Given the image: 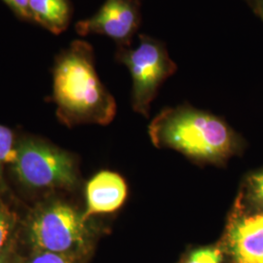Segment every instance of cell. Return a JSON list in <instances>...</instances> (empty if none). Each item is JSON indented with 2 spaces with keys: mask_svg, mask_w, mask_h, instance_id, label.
Listing matches in <instances>:
<instances>
[{
  "mask_svg": "<svg viewBox=\"0 0 263 263\" xmlns=\"http://www.w3.org/2000/svg\"><path fill=\"white\" fill-rule=\"evenodd\" d=\"M159 143L196 159L216 161L232 149L233 135L220 118L190 106L166 109L152 122Z\"/></svg>",
  "mask_w": 263,
  "mask_h": 263,
  "instance_id": "7a4b0ae2",
  "label": "cell"
},
{
  "mask_svg": "<svg viewBox=\"0 0 263 263\" xmlns=\"http://www.w3.org/2000/svg\"><path fill=\"white\" fill-rule=\"evenodd\" d=\"M79 257L50 252H32L26 263H77Z\"/></svg>",
  "mask_w": 263,
  "mask_h": 263,
  "instance_id": "8fae6325",
  "label": "cell"
},
{
  "mask_svg": "<svg viewBox=\"0 0 263 263\" xmlns=\"http://www.w3.org/2000/svg\"><path fill=\"white\" fill-rule=\"evenodd\" d=\"M0 263H6V261L4 260V258L1 255H0Z\"/></svg>",
  "mask_w": 263,
  "mask_h": 263,
  "instance_id": "e0dca14e",
  "label": "cell"
},
{
  "mask_svg": "<svg viewBox=\"0 0 263 263\" xmlns=\"http://www.w3.org/2000/svg\"><path fill=\"white\" fill-rule=\"evenodd\" d=\"M248 5L254 14L263 21V0H251Z\"/></svg>",
  "mask_w": 263,
  "mask_h": 263,
  "instance_id": "2e32d148",
  "label": "cell"
},
{
  "mask_svg": "<svg viewBox=\"0 0 263 263\" xmlns=\"http://www.w3.org/2000/svg\"><path fill=\"white\" fill-rule=\"evenodd\" d=\"M141 24L140 0H105L92 17L78 22L76 29L82 36L102 34L113 39L118 47H131Z\"/></svg>",
  "mask_w": 263,
  "mask_h": 263,
  "instance_id": "8992f818",
  "label": "cell"
},
{
  "mask_svg": "<svg viewBox=\"0 0 263 263\" xmlns=\"http://www.w3.org/2000/svg\"><path fill=\"white\" fill-rule=\"evenodd\" d=\"M32 21L54 34L62 33L71 19L68 0H28Z\"/></svg>",
  "mask_w": 263,
  "mask_h": 263,
  "instance_id": "9c48e42d",
  "label": "cell"
},
{
  "mask_svg": "<svg viewBox=\"0 0 263 263\" xmlns=\"http://www.w3.org/2000/svg\"><path fill=\"white\" fill-rule=\"evenodd\" d=\"M14 171L28 187H71L76 175L72 159L64 151L28 141L20 144Z\"/></svg>",
  "mask_w": 263,
  "mask_h": 263,
  "instance_id": "5b68a950",
  "label": "cell"
},
{
  "mask_svg": "<svg viewBox=\"0 0 263 263\" xmlns=\"http://www.w3.org/2000/svg\"><path fill=\"white\" fill-rule=\"evenodd\" d=\"M27 235L32 252L77 257L84 254L91 239L83 216L63 203H54L33 216L28 223Z\"/></svg>",
  "mask_w": 263,
  "mask_h": 263,
  "instance_id": "277c9868",
  "label": "cell"
},
{
  "mask_svg": "<svg viewBox=\"0 0 263 263\" xmlns=\"http://www.w3.org/2000/svg\"><path fill=\"white\" fill-rule=\"evenodd\" d=\"M229 244L237 263H263V215L240 220L231 229Z\"/></svg>",
  "mask_w": 263,
  "mask_h": 263,
  "instance_id": "ba28073f",
  "label": "cell"
},
{
  "mask_svg": "<svg viewBox=\"0 0 263 263\" xmlns=\"http://www.w3.org/2000/svg\"><path fill=\"white\" fill-rule=\"evenodd\" d=\"M252 196L254 201L263 209V172L255 174L250 180Z\"/></svg>",
  "mask_w": 263,
  "mask_h": 263,
  "instance_id": "5bb4252c",
  "label": "cell"
},
{
  "mask_svg": "<svg viewBox=\"0 0 263 263\" xmlns=\"http://www.w3.org/2000/svg\"><path fill=\"white\" fill-rule=\"evenodd\" d=\"M140 1H141V0H140Z\"/></svg>",
  "mask_w": 263,
  "mask_h": 263,
  "instance_id": "d6986e66",
  "label": "cell"
},
{
  "mask_svg": "<svg viewBox=\"0 0 263 263\" xmlns=\"http://www.w3.org/2000/svg\"><path fill=\"white\" fill-rule=\"evenodd\" d=\"M10 234V224L8 220L0 215V254L7 244Z\"/></svg>",
  "mask_w": 263,
  "mask_h": 263,
  "instance_id": "9a60e30c",
  "label": "cell"
},
{
  "mask_svg": "<svg viewBox=\"0 0 263 263\" xmlns=\"http://www.w3.org/2000/svg\"><path fill=\"white\" fill-rule=\"evenodd\" d=\"M116 58L131 73L134 109L147 115L160 86L177 70L168 48L162 40L140 34L137 47H118Z\"/></svg>",
  "mask_w": 263,
  "mask_h": 263,
  "instance_id": "3957f363",
  "label": "cell"
},
{
  "mask_svg": "<svg viewBox=\"0 0 263 263\" xmlns=\"http://www.w3.org/2000/svg\"><path fill=\"white\" fill-rule=\"evenodd\" d=\"M53 89L59 113L67 122L107 124L116 112L112 96L97 74L94 49L86 41H73L58 56Z\"/></svg>",
  "mask_w": 263,
  "mask_h": 263,
  "instance_id": "6da1fadb",
  "label": "cell"
},
{
  "mask_svg": "<svg viewBox=\"0 0 263 263\" xmlns=\"http://www.w3.org/2000/svg\"><path fill=\"white\" fill-rule=\"evenodd\" d=\"M87 210L83 218L112 213L122 206L127 196L124 179L112 172H101L87 185Z\"/></svg>",
  "mask_w": 263,
  "mask_h": 263,
  "instance_id": "52a82bcc",
  "label": "cell"
},
{
  "mask_svg": "<svg viewBox=\"0 0 263 263\" xmlns=\"http://www.w3.org/2000/svg\"><path fill=\"white\" fill-rule=\"evenodd\" d=\"M245 1H246V2H247V3H249V2H250V1H251V0H245Z\"/></svg>",
  "mask_w": 263,
  "mask_h": 263,
  "instance_id": "ac0fdd59",
  "label": "cell"
},
{
  "mask_svg": "<svg viewBox=\"0 0 263 263\" xmlns=\"http://www.w3.org/2000/svg\"><path fill=\"white\" fill-rule=\"evenodd\" d=\"M221 251L215 248H204L190 254L187 263H221Z\"/></svg>",
  "mask_w": 263,
  "mask_h": 263,
  "instance_id": "7c38bea8",
  "label": "cell"
},
{
  "mask_svg": "<svg viewBox=\"0 0 263 263\" xmlns=\"http://www.w3.org/2000/svg\"><path fill=\"white\" fill-rule=\"evenodd\" d=\"M13 133L7 127L0 125V168L4 163H14L17 149H14Z\"/></svg>",
  "mask_w": 263,
  "mask_h": 263,
  "instance_id": "30bf717a",
  "label": "cell"
},
{
  "mask_svg": "<svg viewBox=\"0 0 263 263\" xmlns=\"http://www.w3.org/2000/svg\"><path fill=\"white\" fill-rule=\"evenodd\" d=\"M22 20L33 22L29 11L28 0H2Z\"/></svg>",
  "mask_w": 263,
  "mask_h": 263,
  "instance_id": "4fadbf2b",
  "label": "cell"
}]
</instances>
